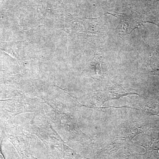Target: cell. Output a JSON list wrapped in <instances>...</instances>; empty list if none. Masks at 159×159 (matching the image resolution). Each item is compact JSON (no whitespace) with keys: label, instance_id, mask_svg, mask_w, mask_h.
<instances>
[{"label":"cell","instance_id":"7a4b0ae2","mask_svg":"<svg viewBox=\"0 0 159 159\" xmlns=\"http://www.w3.org/2000/svg\"><path fill=\"white\" fill-rule=\"evenodd\" d=\"M152 63L153 69L157 73L159 74V52H158L154 56Z\"/></svg>","mask_w":159,"mask_h":159},{"label":"cell","instance_id":"3957f363","mask_svg":"<svg viewBox=\"0 0 159 159\" xmlns=\"http://www.w3.org/2000/svg\"><path fill=\"white\" fill-rule=\"evenodd\" d=\"M1 141L0 142V159H5L4 157V156L2 155V152H1Z\"/></svg>","mask_w":159,"mask_h":159},{"label":"cell","instance_id":"6da1fadb","mask_svg":"<svg viewBox=\"0 0 159 159\" xmlns=\"http://www.w3.org/2000/svg\"><path fill=\"white\" fill-rule=\"evenodd\" d=\"M9 141L12 143L19 154L21 159H36L31 155L29 147L26 146L20 139L17 137H10Z\"/></svg>","mask_w":159,"mask_h":159}]
</instances>
